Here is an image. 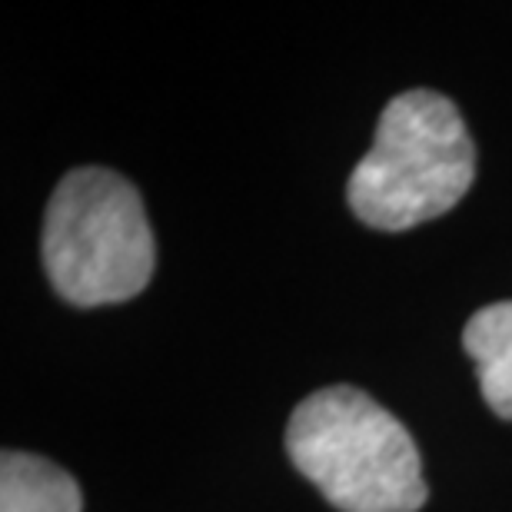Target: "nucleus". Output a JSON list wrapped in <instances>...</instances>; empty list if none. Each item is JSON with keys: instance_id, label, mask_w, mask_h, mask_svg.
<instances>
[{"instance_id": "nucleus-1", "label": "nucleus", "mask_w": 512, "mask_h": 512, "mask_svg": "<svg viewBox=\"0 0 512 512\" xmlns=\"http://www.w3.org/2000/svg\"><path fill=\"white\" fill-rule=\"evenodd\" d=\"M286 456L340 512H416L426 479L413 433L356 386H323L293 409Z\"/></svg>"}, {"instance_id": "nucleus-2", "label": "nucleus", "mask_w": 512, "mask_h": 512, "mask_svg": "<svg viewBox=\"0 0 512 512\" xmlns=\"http://www.w3.org/2000/svg\"><path fill=\"white\" fill-rule=\"evenodd\" d=\"M473 177L476 147L459 107L433 90H403L380 114L346 200L366 227L399 233L453 210Z\"/></svg>"}, {"instance_id": "nucleus-3", "label": "nucleus", "mask_w": 512, "mask_h": 512, "mask_svg": "<svg viewBox=\"0 0 512 512\" xmlns=\"http://www.w3.org/2000/svg\"><path fill=\"white\" fill-rule=\"evenodd\" d=\"M40 256L54 290L74 306L143 293L157 253L137 187L104 167L70 170L47 203Z\"/></svg>"}, {"instance_id": "nucleus-4", "label": "nucleus", "mask_w": 512, "mask_h": 512, "mask_svg": "<svg viewBox=\"0 0 512 512\" xmlns=\"http://www.w3.org/2000/svg\"><path fill=\"white\" fill-rule=\"evenodd\" d=\"M463 346L473 356L486 406L512 419V300L489 303L469 316Z\"/></svg>"}, {"instance_id": "nucleus-5", "label": "nucleus", "mask_w": 512, "mask_h": 512, "mask_svg": "<svg viewBox=\"0 0 512 512\" xmlns=\"http://www.w3.org/2000/svg\"><path fill=\"white\" fill-rule=\"evenodd\" d=\"M84 496L74 476L44 456L4 449L0 456V512H80Z\"/></svg>"}]
</instances>
